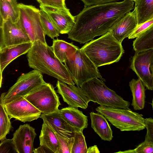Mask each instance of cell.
<instances>
[{"mask_svg": "<svg viewBox=\"0 0 153 153\" xmlns=\"http://www.w3.org/2000/svg\"><path fill=\"white\" fill-rule=\"evenodd\" d=\"M133 0H123L85 6L75 16V24L68 38L85 44L111 30L126 14L134 8Z\"/></svg>", "mask_w": 153, "mask_h": 153, "instance_id": "6da1fadb", "label": "cell"}, {"mask_svg": "<svg viewBox=\"0 0 153 153\" xmlns=\"http://www.w3.org/2000/svg\"><path fill=\"white\" fill-rule=\"evenodd\" d=\"M29 66L68 84L75 85L67 69L55 54L51 46L39 40L27 53Z\"/></svg>", "mask_w": 153, "mask_h": 153, "instance_id": "7a4b0ae2", "label": "cell"}, {"mask_svg": "<svg viewBox=\"0 0 153 153\" xmlns=\"http://www.w3.org/2000/svg\"><path fill=\"white\" fill-rule=\"evenodd\" d=\"M80 49L97 68L118 62L124 51L110 30L85 43Z\"/></svg>", "mask_w": 153, "mask_h": 153, "instance_id": "3957f363", "label": "cell"}, {"mask_svg": "<svg viewBox=\"0 0 153 153\" xmlns=\"http://www.w3.org/2000/svg\"><path fill=\"white\" fill-rule=\"evenodd\" d=\"M90 101L100 105L128 109L129 102L124 100L108 88L104 81L95 77L84 83L81 87Z\"/></svg>", "mask_w": 153, "mask_h": 153, "instance_id": "277c9868", "label": "cell"}, {"mask_svg": "<svg viewBox=\"0 0 153 153\" xmlns=\"http://www.w3.org/2000/svg\"><path fill=\"white\" fill-rule=\"evenodd\" d=\"M95 110L121 131H140L146 128L145 119L143 115L129 108L100 105Z\"/></svg>", "mask_w": 153, "mask_h": 153, "instance_id": "5b68a950", "label": "cell"}, {"mask_svg": "<svg viewBox=\"0 0 153 153\" xmlns=\"http://www.w3.org/2000/svg\"><path fill=\"white\" fill-rule=\"evenodd\" d=\"M75 84L81 87L85 82L95 77L105 81L95 65L80 49L64 62Z\"/></svg>", "mask_w": 153, "mask_h": 153, "instance_id": "8992f818", "label": "cell"}, {"mask_svg": "<svg viewBox=\"0 0 153 153\" xmlns=\"http://www.w3.org/2000/svg\"><path fill=\"white\" fill-rule=\"evenodd\" d=\"M23 97L39 110L42 114L56 111L61 105L53 86L46 82Z\"/></svg>", "mask_w": 153, "mask_h": 153, "instance_id": "52a82bcc", "label": "cell"}, {"mask_svg": "<svg viewBox=\"0 0 153 153\" xmlns=\"http://www.w3.org/2000/svg\"><path fill=\"white\" fill-rule=\"evenodd\" d=\"M19 20L32 42L39 40L46 44L40 16V10L32 5L18 4Z\"/></svg>", "mask_w": 153, "mask_h": 153, "instance_id": "ba28073f", "label": "cell"}, {"mask_svg": "<svg viewBox=\"0 0 153 153\" xmlns=\"http://www.w3.org/2000/svg\"><path fill=\"white\" fill-rule=\"evenodd\" d=\"M45 82L42 73L37 70L22 74L16 83L5 92L3 99L4 105L19 97L25 95Z\"/></svg>", "mask_w": 153, "mask_h": 153, "instance_id": "9c48e42d", "label": "cell"}, {"mask_svg": "<svg viewBox=\"0 0 153 153\" xmlns=\"http://www.w3.org/2000/svg\"><path fill=\"white\" fill-rule=\"evenodd\" d=\"M130 67L148 90H153V49L135 52Z\"/></svg>", "mask_w": 153, "mask_h": 153, "instance_id": "30bf717a", "label": "cell"}, {"mask_svg": "<svg viewBox=\"0 0 153 153\" xmlns=\"http://www.w3.org/2000/svg\"><path fill=\"white\" fill-rule=\"evenodd\" d=\"M4 107L10 119L13 118L23 123L36 120L42 114L23 96L4 104Z\"/></svg>", "mask_w": 153, "mask_h": 153, "instance_id": "8fae6325", "label": "cell"}, {"mask_svg": "<svg viewBox=\"0 0 153 153\" xmlns=\"http://www.w3.org/2000/svg\"><path fill=\"white\" fill-rule=\"evenodd\" d=\"M0 50L6 47L31 42L19 20L0 23Z\"/></svg>", "mask_w": 153, "mask_h": 153, "instance_id": "7c38bea8", "label": "cell"}, {"mask_svg": "<svg viewBox=\"0 0 153 153\" xmlns=\"http://www.w3.org/2000/svg\"><path fill=\"white\" fill-rule=\"evenodd\" d=\"M56 87L58 93L69 106L84 109L87 108L90 101L81 87L68 84L59 80Z\"/></svg>", "mask_w": 153, "mask_h": 153, "instance_id": "4fadbf2b", "label": "cell"}, {"mask_svg": "<svg viewBox=\"0 0 153 153\" xmlns=\"http://www.w3.org/2000/svg\"><path fill=\"white\" fill-rule=\"evenodd\" d=\"M39 7L48 14L60 34H68L72 30L75 24V18L71 14L69 9L41 5Z\"/></svg>", "mask_w": 153, "mask_h": 153, "instance_id": "5bb4252c", "label": "cell"}, {"mask_svg": "<svg viewBox=\"0 0 153 153\" xmlns=\"http://www.w3.org/2000/svg\"><path fill=\"white\" fill-rule=\"evenodd\" d=\"M35 129L27 124L20 125L13 134V143L17 153H33Z\"/></svg>", "mask_w": 153, "mask_h": 153, "instance_id": "9a60e30c", "label": "cell"}, {"mask_svg": "<svg viewBox=\"0 0 153 153\" xmlns=\"http://www.w3.org/2000/svg\"><path fill=\"white\" fill-rule=\"evenodd\" d=\"M138 26L135 9L126 14L110 30L113 36L120 42L128 37Z\"/></svg>", "mask_w": 153, "mask_h": 153, "instance_id": "2e32d148", "label": "cell"}, {"mask_svg": "<svg viewBox=\"0 0 153 153\" xmlns=\"http://www.w3.org/2000/svg\"><path fill=\"white\" fill-rule=\"evenodd\" d=\"M32 45L33 42H30L6 47L0 50V87L4 69L16 58L27 53Z\"/></svg>", "mask_w": 153, "mask_h": 153, "instance_id": "e0dca14e", "label": "cell"}, {"mask_svg": "<svg viewBox=\"0 0 153 153\" xmlns=\"http://www.w3.org/2000/svg\"><path fill=\"white\" fill-rule=\"evenodd\" d=\"M40 117L62 136L68 138L74 137L75 130L62 117L59 109L51 113L42 114Z\"/></svg>", "mask_w": 153, "mask_h": 153, "instance_id": "ac0fdd59", "label": "cell"}, {"mask_svg": "<svg viewBox=\"0 0 153 153\" xmlns=\"http://www.w3.org/2000/svg\"><path fill=\"white\" fill-rule=\"evenodd\" d=\"M60 114L75 131H82L88 126V117L77 108L70 106L59 110Z\"/></svg>", "mask_w": 153, "mask_h": 153, "instance_id": "d6986e66", "label": "cell"}, {"mask_svg": "<svg viewBox=\"0 0 153 153\" xmlns=\"http://www.w3.org/2000/svg\"><path fill=\"white\" fill-rule=\"evenodd\" d=\"M90 117L91 127L94 131L102 140L111 141L113 137L112 131L105 116L98 112H91Z\"/></svg>", "mask_w": 153, "mask_h": 153, "instance_id": "ffe728a7", "label": "cell"}, {"mask_svg": "<svg viewBox=\"0 0 153 153\" xmlns=\"http://www.w3.org/2000/svg\"><path fill=\"white\" fill-rule=\"evenodd\" d=\"M129 86L132 96L131 104L135 110L143 109L145 102V86L139 78L132 79L129 82Z\"/></svg>", "mask_w": 153, "mask_h": 153, "instance_id": "44dd1931", "label": "cell"}, {"mask_svg": "<svg viewBox=\"0 0 153 153\" xmlns=\"http://www.w3.org/2000/svg\"><path fill=\"white\" fill-rule=\"evenodd\" d=\"M17 0H0V22L7 20L13 22L19 19V13Z\"/></svg>", "mask_w": 153, "mask_h": 153, "instance_id": "7402d4cb", "label": "cell"}, {"mask_svg": "<svg viewBox=\"0 0 153 153\" xmlns=\"http://www.w3.org/2000/svg\"><path fill=\"white\" fill-rule=\"evenodd\" d=\"M39 139L40 145L46 146L54 153H58L59 143L56 133L44 121L42 124Z\"/></svg>", "mask_w": 153, "mask_h": 153, "instance_id": "603a6c76", "label": "cell"}, {"mask_svg": "<svg viewBox=\"0 0 153 153\" xmlns=\"http://www.w3.org/2000/svg\"><path fill=\"white\" fill-rule=\"evenodd\" d=\"M51 47L56 56L64 63L79 49L72 43H68L58 39L53 40Z\"/></svg>", "mask_w": 153, "mask_h": 153, "instance_id": "cb8c5ba5", "label": "cell"}, {"mask_svg": "<svg viewBox=\"0 0 153 153\" xmlns=\"http://www.w3.org/2000/svg\"><path fill=\"white\" fill-rule=\"evenodd\" d=\"M138 25L153 19V0H134Z\"/></svg>", "mask_w": 153, "mask_h": 153, "instance_id": "d4e9b609", "label": "cell"}, {"mask_svg": "<svg viewBox=\"0 0 153 153\" xmlns=\"http://www.w3.org/2000/svg\"><path fill=\"white\" fill-rule=\"evenodd\" d=\"M133 46L135 52L153 49V24L136 38Z\"/></svg>", "mask_w": 153, "mask_h": 153, "instance_id": "484cf974", "label": "cell"}, {"mask_svg": "<svg viewBox=\"0 0 153 153\" xmlns=\"http://www.w3.org/2000/svg\"><path fill=\"white\" fill-rule=\"evenodd\" d=\"M5 93L1 94L0 101V140L5 138L12 128L10 119L7 113L3 103V99Z\"/></svg>", "mask_w": 153, "mask_h": 153, "instance_id": "4316f807", "label": "cell"}, {"mask_svg": "<svg viewBox=\"0 0 153 153\" xmlns=\"http://www.w3.org/2000/svg\"><path fill=\"white\" fill-rule=\"evenodd\" d=\"M39 16L42 27L45 35L52 39L57 37L60 32L48 14L40 9Z\"/></svg>", "mask_w": 153, "mask_h": 153, "instance_id": "83f0119b", "label": "cell"}, {"mask_svg": "<svg viewBox=\"0 0 153 153\" xmlns=\"http://www.w3.org/2000/svg\"><path fill=\"white\" fill-rule=\"evenodd\" d=\"M82 131H75L71 153H87L88 148Z\"/></svg>", "mask_w": 153, "mask_h": 153, "instance_id": "f1b7e54d", "label": "cell"}, {"mask_svg": "<svg viewBox=\"0 0 153 153\" xmlns=\"http://www.w3.org/2000/svg\"><path fill=\"white\" fill-rule=\"evenodd\" d=\"M56 133L59 143L58 153H71L74 137L68 138Z\"/></svg>", "mask_w": 153, "mask_h": 153, "instance_id": "f546056e", "label": "cell"}, {"mask_svg": "<svg viewBox=\"0 0 153 153\" xmlns=\"http://www.w3.org/2000/svg\"><path fill=\"white\" fill-rule=\"evenodd\" d=\"M117 153H153V144L144 140L136 148L123 151H120Z\"/></svg>", "mask_w": 153, "mask_h": 153, "instance_id": "4dcf8cb0", "label": "cell"}, {"mask_svg": "<svg viewBox=\"0 0 153 153\" xmlns=\"http://www.w3.org/2000/svg\"><path fill=\"white\" fill-rule=\"evenodd\" d=\"M1 141L0 153H17L12 139L5 138Z\"/></svg>", "mask_w": 153, "mask_h": 153, "instance_id": "1f68e13d", "label": "cell"}, {"mask_svg": "<svg viewBox=\"0 0 153 153\" xmlns=\"http://www.w3.org/2000/svg\"><path fill=\"white\" fill-rule=\"evenodd\" d=\"M40 5L59 8L67 7L65 0H36Z\"/></svg>", "mask_w": 153, "mask_h": 153, "instance_id": "d6a6232c", "label": "cell"}, {"mask_svg": "<svg viewBox=\"0 0 153 153\" xmlns=\"http://www.w3.org/2000/svg\"><path fill=\"white\" fill-rule=\"evenodd\" d=\"M153 24V19L138 25L134 31L128 36L129 39L137 38L142 33Z\"/></svg>", "mask_w": 153, "mask_h": 153, "instance_id": "836d02e7", "label": "cell"}, {"mask_svg": "<svg viewBox=\"0 0 153 153\" xmlns=\"http://www.w3.org/2000/svg\"><path fill=\"white\" fill-rule=\"evenodd\" d=\"M146 133L145 140L153 144V118L150 117L145 119Z\"/></svg>", "mask_w": 153, "mask_h": 153, "instance_id": "e575fe53", "label": "cell"}, {"mask_svg": "<svg viewBox=\"0 0 153 153\" xmlns=\"http://www.w3.org/2000/svg\"><path fill=\"white\" fill-rule=\"evenodd\" d=\"M84 4V6H90L105 3L117 2L119 0H81Z\"/></svg>", "mask_w": 153, "mask_h": 153, "instance_id": "d590c367", "label": "cell"}, {"mask_svg": "<svg viewBox=\"0 0 153 153\" xmlns=\"http://www.w3.org/2000/svg\"><path fill=\"white\" fill-rule=\"evenodd\" d=\"M34 153H48L54 152L48 147L44 145H40L38 148L34 149Z\"/></svg>", "mask_w": 153, "mask_h": 153, "instance_id": "8d00e7d4", "label": "cell"}, {"mask_svg": "<svg viewBox=\"0 0 153 153\" xmlns=\"http://www.w3.org/2000/svg\"><path fill=\"white\" fill-rule=\"evenodd\" d=\"M100 151L97 145L89 147L88 148L87 153H99Z\"/></svg>", "mask_w": 153, "mask_h": 153, "instance_id": "74e56055", "label": "cell"}, {"mask_svg": "<svg viewBox=\"0 0 153 153\" xmlns=\"http://www.w3.org/2000/svg\"><path fill=\"white\" fill-rule=\"evenodd\" d=\"M151 105H152V109H153V99H152V100Z\"/></svg>", "mask_w": 153, "mask_h": 153, "instance_id": "f35d334b", "label": "cell"}, {"mask_svg": "<svg viewBox=\"0 0 153 153\" xmlns=\"http://www.w3.org/2000/svg\"><path fill=\"white\" fill-rule=\"evenodd\" d=\"M134 1V0H133Z\"/></svg>", "mask_w": 153, "mask_h": 153, "instance_id": "ab89813d", "label": "cell"}]
</instances>
